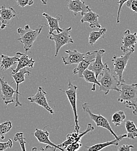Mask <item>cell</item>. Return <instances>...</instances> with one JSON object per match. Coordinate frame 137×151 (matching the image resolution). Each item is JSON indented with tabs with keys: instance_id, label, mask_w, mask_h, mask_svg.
Masks as SVG:
<instances>
[{
	"instance_id": "cell-1",
	"label": "cell",
	"mask_w": 137,
	"mask_h": 151,
	"mask_svg": "<svg viewBox=\"0 0 137 151\" xmlns=\"http://www.w3.org/2000/svg\"><path fill=\"white\" fill-rule=\"evenodd\" d=\"M118 88L120 92L118 101L124 103L127 108L133 109V113L137 116V84H128L124 81L120 83Z\"/></svg>"
},
{
	"instance_id": "cell-2",
	"label": "cell",
	"mask_w": 137,
	"mask_h": 151,
	"mask_svg": "<svg viewBox=\"0 0 137 151\" xmlns=\"http://www.w3.org/2000/svg\"><path fill=\"white\" fill-rule=\"evenodd\" d=\"M100 75L101 78L98 81L100 84L99 91H103L105 95L108 94L110 91L113 90L120 92L118 87L121 83L116 76L112 73L107 63H104V67Z\"/></svg>"
},
{
	"instance_id": "cell-3",
	"label": "cell",
	"mask_w": 137,
	"mask_h": 151,
	"mask_svg": "<svg viewBox=\"0 0 137 151\" xmlns=\"http://www.w3.org/2000/svg\"><path fill=\"white\" fill-rule=\"evenodd\" d=\"M42 29L43 26H39L36 29L32 30L29 25L25 26L23 29L20 27L17 29V32L20 35V37L18 38V40L23 45L24 50L26 52H28L32 48Z\"/></svg>"
},
{
	"instance_id": "cell-4",
	"label": "cell",
	"mask_w": 137,
	"mask_h": 151,
	"mask_svg": "<svg viewBox=\"0 0 137 151\" xmlns=\"http://www.w3.org/2000/svg\"><path fill=\"white\" fill-rule=\"evenodd\" d=\"M72 29V27L68 28L62 29V31L57 34L51 33L49 38L55 42V55L54 57H57L60 48L64 45L74 43V40L70 35V33Z\"/></svg>"
},
{
	"instance_id": "cell-5",
	"label": "cell",
	"mask_w": 137,
	"mask_h": 151,
	"mask_svg": "<svg viewBox=\"0 0 137 151\" xmlns=\"http://www.w3.org/2000/svg\"><path fill=\"white\" fill-rule=\"evenodd\" d=\"M78 86L72 84L70 80L68 81V89L66 91L59 90L61 91L64 92L67 96L69 102L72 107L74 113V122H75V132H79L80 127L79 125L78 115L77 113V91Z\"/></svg>"
},
{
	"instance_id": "cell-6",
	"label": "cell",
	"mask_w": 137,
	"mask_h": 151,
	"mask_svg": "<svg viewBox=\"0 0 137 151\" xmlns=\"http://www.w3.org/2000/svg\"><path fill=\"white\" fill-rule=\"evenodd\" d=\"M82 109L83 112L88 113L91 119L95 122L97 127H101L106 129L107 130L110 132V133L115 137V138H118L119 136H117L116 134L114 132L109 124V121L101 114H96L92 113L90 109L89 105L88 103L84 102L82 104Z\"/></svg>"
},
{
	"instance_id": "cell-7",
	"label": "cell",
	"mask_w": 137,
	"mask_h": 151,
	"mask_svg": "<svg viewBox=\"0 0 137 151\" xmlns=\"http://www.w3.org/2000/svg\"><path fill=\"white\" fill-rule=\"evenodd\" d=\"M132 53L131 52H127L120 57L114 55L112 59V61L113 62L114 72L117 76L118 79L120 83L125 81L123 78V73Z\"/></svg>"
},
{
	"instance_id": "cell-8",
	"label": "cell",
	"mask_w": 137,
	"mask_h": 151,
	"mask_svg": "<svg viewBox=\"0 0 137 151\" xmlns=\"http://www.w3.org/2000/svg\"><path fill=\"white\" fill-rule=\"evenodd\" d=\"M0 90L1 98L5 105L15 102V98L13 96L16 91L5 80V77L0 76Z\"/></svg>"
},
{
	"instance_id": "cell-9",
	"label": "cell",
	"mask_w": 137,
	"mask_h": 151,
	"mask_svg": "<svg viewBox=\"0 0 137 151\" xmlns=\"http://www.w3.org/2000/svg\"><path fill=\"white\" fill-rule=\"evenodd\" d=\"M137 33H131L128 29L124 33L120 49L124 54L127 52L133 53L135 51V47L137 41Z\"/></svg>"
},
{
	"instance_id": "cell-10",
	"label": "cell",
	"mask_w": 137,
	"mask_h": 151,
	"mask_svg": "<svg viewBox=\"0 0 137 151\" xmlns=\"http://www.w3.org/2000/svg\"><path fill=\"white\" fill-rule=\"evenodd\" d=\"M47 93L44 90V89L39 87L38 88L36 94L33 96H30L28 98V100L30 103H35L40 106L44 108L49 113L52 115H54V112L53 109L49 106L47 98H46Z\"/></svg>"
},
{
	"instance_id": "cell-11",
	"label": "cell",
	"mask_w": 137,
	"mask_h": 151,
	"mask_svg": "<svg viewBox=\"0 0 137 151\" xmlns=\"http://www.w3.org/2000/svg\"><path fill=\"white\" fill-rule=\"evenodd\" d=\"M17 13L12 8H6L5 6H0V26L1 29H4L6 27H9L15 18H17Z\"/></svg>"
},
{
	"instance_id": "cell-12",
	"label": "cell",
	"mask_w": 137,
	"mask_h": 151,
	"mask_svg": "<svg viewBox=\"0 0 137 151\" xmlns=\"http://www.w3.org/2000/svg\"><path fill=\"white\" fill-rule=\"evenodd\" d=\"M95 130V127L92 126V124L88 123L87 124V127L86 130L81 133H78L77 132H72L71 134H68L66 135V140L64 141L62 143L59 145V147L64 150L66 148V147L72 143L79 142L81 141L82 138L86 135L87 133L92 132Z\"/></svg>"
},
{
	"instance_id": "cell-13",
	"label": "cell",
	"mask_w": 137,
	"mask_h": 151,
	"mask_svg": "<svg viewBox=\"0 0 137 151\" xmlns=\"http://www.w3.org/2000/svg\"><path fill=\"white\" fill-rule=\"evenodd\" d=\"M30 74H31V72L28 70V68H23V69L20 70L18 72H17L14 74H12V76L14 80V82L16 83V86H17V88H16V90H15L16 97L15 98V107L22 106V104L20 102V101H19V95H21V94L19 93V85L20 83L25 81V75L30 76Z\"/></svg>"
},
{
	"instance_id": "cell-14",
	"label": "cell",
	"mask_w": 137,
	"mask_h": 151,
	"mask_svg": "<svg viewBox=\"0 0 137 151\" xmlns=\"http://www.w3.org/2000/svg\"><path fill=\"white\" fill-rule=\"evenodd\" d=\"M105 53V50L103 49H100L96 50L95 57L92 63L89 65L88 69L94 72L95 74L96 78L98 79L99 76L100 75L104 67V64L102 63V57Z\"/></svg>"
},
{
	"instance_id": "cell-15",
	"label": "cell",
	"mask_w": 137,
	"mask_h": 151,
	"mask_svg": "<svg viewBox=\"0 0 137 151\" xmlns=\"http://www.w3.org/2000/svg\"><path fill=\"white\" fill-rule=\"evenodd\" d=\"M68 56L62 57V62L65 65L72 64H78L80 61L84 60L88 54V52L85 54L80 53L76 50H65Z\"/></svg>"
},
{
	"instance_id": "cell-16",
	"label": "cell",
	"mask_w": 137,
	"mask_h": 151,
	"mask_svg": "<svg viewBox=\"0 0 137 151\" xmlns=\"http://www.w3.org/2000/svg\"><path fill=\"white\" fill-rule=\"evenodd\" d=\"M95 51L96 50L88 52L85 59L78 63L77 66L73 70V73L74 75H78L79 77L83 78V72L88 68L91 63L93 62L95 57Z\"/></svg>"
},
{
	"instance_id": "cell-17",
	"label": "cell",
	"mask_w": 137,
	"mask_h": 151,
	"mask_svg": "<svg viewBox=\"0 0 137 151\" xmlns=\"http://www.w3.org/2000/svg\"><path fill=\"white\" fill-rule=\"evenodd\" d=\"M16 55L18 57V60L17 62L18 64L15 69H12V74L18 72L23 68H33L35 60H34L33 58H29L27 54L21 52H17Z\"/></svg>"
},
{
	"instance_id": "cell-18",
	"label": "cell",
	"mask_w": 137,
	"mask_h": 151,
	"mask_svg": "<svg viewBox=\"0 0 137 151\" xmlns=\"http://www.w3.org/2000/svg\"><path fill=\"white\" fill-rule=\"evenodd\" d=\"M68 10L72 12L75 16H77L78 12H80L82 15L91 9L83 0H68Z\"/></svg>"
},
{
	"instance_id": "cell-19",
	"label": "cell",
	"mask_w": 137,
	"mask_h": 151,
	"mask_svg": "<svg viewBox=\"0 0 137 151\" xmlns=\"http://www.w3.org/2000/svg\"><path fill=\"white\" fill-rule=\"evenodd\" d=\"M48 127V126H45L43 129H36L35 132H34V136L37 138L38 142L41 144H45L54 147H56L57 149L61 151H64V150L59 147L58 145L53 143L49 139L50 133L48 132L46 129Z\"/></svg>"
},
{
	"instance_id": "cell-20",
	"label": "cell",
	"mask_w": 137,
	"mask_h": 151,
	"mask_svg": "<svg viewBox=\"0 0 137 151\" xmlns=\"http://www.w3.org/2000/svg\"><path fill=\"white\" fill-rule=\"evenodd\" d=\"M82 15V19H80L81 23L88 22L89 23V27L91 29L97 27L98 29L101 28V25L100 24L98 19L99 15L97 13L94 12L91 9L86 12L83 13Z\"/></svg>"
},
{
	"instance_id": "cell-21",
	"label": "cell",
	"mask_w": 137,
	"mask_h": 151,
	"mask_svg": "<svg viewBox=\"0 0 137 151\" xmlns=\"http://www.w3.org/2000/svg\"><path fill=\"white\" fill-rule=\"evenodd\" d=\"M42 15L45 17L47 20L48 26L49 27V34L53 33L54 31H56L57 33H59L62 31L59 26V22L61 21L62 19V16L61 15H58L56 17L54 18L46 13H43Z\"/></svg>"
},
{
	"instance_id": "cell-22",
	"label": "cell",
	"mask_w": 137,
	"mask_h": 151,
	"mask_svg": "<svg viewBox=\"0 0 137 151\" xmlns=\"http://www.w3.org/2000/svg\"><path fill=\"white\" fill-rule=\"evenodd\" d=\"M127 138V134H123L119 135L118 138H115L114 140L111 141H107L103 143H100L95 144L91 147H85L86 148H87L88 151H100L104 149V148H106L107 147L114 145V146H118L119 144V142L121 141L123 138Z\"/></svg>"
},
{
	"instance_id": "cell-23",
	"label": "cell",
	"mask_w": 137,
	"mask_h": 151,
	"mask_svg": "<svg viewBox=\"0 0 137 151\" xmlns=\"http://www.w3.org/2000/svg\"><path fill=\"white\" fill-rule=\"evenodd\" d=\"M18 60V57L17 55L15 57H9L2 54L1 55V63L0 68L2 71L7 70L12 66H14Z\"/></svg>"
},
{
	"instance_id": "cell-24",
	"label": "cell",
	"mask_w": 137,
	"mask_h": 151,
	"mask_svg": "<svg viewBox=\"0 0 137 151\" xmlns=\"http://www.w3.org/2000/svg\"><path fill=\"white\" fill-rule=\"evenodd\" d=\"M82 75L83 78H84V80L86 82L93 84V86L91 89L92 91H95L96 90V85H98L99 87L100 86V84L99 83L97 78H96L95 74L94 72L87 69L83 72Z\"/></svg>"
},
{
	"instance_id": "cell-25",
	"label": "cell",
	"mask_w": 137,
	"mask_h": 151,
	"mask_svg": "<svg viewBox=\"0 0 137 151\" xmlns=\"http://www.w3.org/2000/svg\"><path fill=\"white\" fill-rule=\"evenodd\" d=\"M99 31H92L90 33L89 36V44L91 45H94L99 39L104 38L106 33V28H100Z\"/></svg>"
},
{
	"instance_id": "cell-26",
	"label": "cell",
	"mask_w": 137,
	"mask_h": 151,
	"mask_svg": "<svg viewBox=\"0 0 137 151\" xmlns=\"http://www.w3.org/2000/svg\"><path fill=\"white\" fill-rule=\"evenodd\" d=\"M125 127L127 134V138L134 139L137 137V129L134 122L128 120L125 123Z\"/></svg>"
},
{
	"instance_id": "cell-27",
	"label": "cell",
	"mask_w": 137,
	"mask_h": 151,
	"mask_svg": "<svg viewBox=\"0 0 137 151\" xmlns=\"http://www.w3.org/2000/svg\"><path fill=\"white\" fill-rule=\"evenodd\" d=\"M126 116L123 111L116 112L112 116V122L115 126H120L125 119Z\"/></svg>"
},
{
	"instance_id": "cell-28",
	"label": "cell",
	"mask_w": 137,
	"mask_h": 151,
	"mask_svg": "<svg viewBox=\"0 0 137 151\" xmlns=\"http://www.w3.org/2000/svg\"><path fill=\"white\" fill-rule=\"evenodd\" d=\"M12 127V124L11 121L7 120L0 124V138L4 139L6 134L9 132Z\"/></svg>"
},
{
	"instance_id": "cell-29",
	"label": "cell",
	"mask_w": 137,
	"mask_h": 151,
	"mask_svg": "<svg viewBox=\"0 0 137 151\" xmlns=\"http://www.w3.org/2000/svg\"><path fill=\"white\" fill-rule=\"evenodd\" d=\"M14 139L15 141L18 142L20 143L21 151H26V141L25 139L23 137V132H17L15 135L14 137Z\"/></svg>"
},
{
	"instance_id": "cell-30",
	"label": "cell",
	"mask_w": 137,
	"mask_h": 151,
	"mask_svg": "<svg viewBox=\"0 0 137 151\" xmlns=\"http://www.w3.org/2000/svg\"><path fill=\"white\" fill-rule=\"evenodd\" d=\"M82 144H81L80 141L72 143L66 147V148L64 149L65 151H77L80 149V148L82 147Z\"/></svg>"
},
{
	"instance_id": "cell-31",
	"label": "cell",
	"mask_w": 137,
	"mask_h": 151,
	"mask_svg": "<svg viewBox=\"0 0 137 151\" xmlns=\"http://www.w3.org/2000/svg\"><path fill=\"white\" fill-rule=\"evenodd\" d=\"M13 146L12 141L9 139L7 142H0V151H4L8 149H11Z\"/></svg>"
},
{
	"instance_id": "cell-32",
	"label": "cell",
	"mask_w": 137,
	"mask_h": 151,
	"mask_svg": "<svg viewBox=\"0 0 137 151\" xmlns=\"http://www.w3.org/2000/svg\"><path fill=\"white\" fill-rule=\"evenodd\" d=\"M126 6L134 11L135 13L137 12V0H127L125 2Z\"/></svg>"
},
{
	"instance_id": "cell-33",
	"label": "cell",
	"mask_w": 137,
	"mask_h": 151,
	"mask_svg": "<svg viewBox=\"0 0 137 151\" xmlns=\"http://www.w3.org/2000/svg\"><path fill=\"white\" fill-rule=\"evenodd\" d=\"M15 1L17 4V6L22 8H23L27 5L30 6L34 2L33 0H15Z\"/></svg>"
},
{
	"instance_id": "cell-34",
	"label": "cell",
	"mask_w": 137,
	"mask_h": 151,
	"mask_svg": "<svg viewBox=\"0 0 137 151\" xmlns=\"http://www.w3.org/2000/svg\"><path fill=\"white\" fill-rule=\"evenodd\" d=\"M57 148L56 147L50 146L47 145L44 148H41V150L40 151H38L36 147H33L32 149V151H56Z\"/></svg>"
},
{
	"instance_id": "cell-35",
	"label": "cell",
	"mask_w": 137,
	"mask_h": 151,
	"mask_svg": "<svg viewBox=\"0 0 137 151\" xmlns=\"http://www.w3.org/2000/svg\"><path fill=\"white\" fill-rule=\"evenodd\" d=\"M127 1V0H118V4H119V7L118 9L117 17V23H120V11L121 9V8L124 3H125Z\"/></svg>"
},
{
	"instance_id": "cell-36",
	"label": "cell",
	"mask_w": 137,
	"mask_h": 151,
	"mask_svg": "<svg viewBox=\"0 0 137 151\" xmlns=\"http://www.w3.org/2000/svg\"><path fill=\"white\" fill-rule=\"evenodd\" d=\"M134 148V147L133 145L124 144V145H121L118 148V151H131V150Z\"/></svg>"
},
{
	"instance_id": "cell-37",
	"label": "cell",
	"mask_w": 137,
	"mask_h": 151,
	"mask_svg": "<svg viewBox=\"0 0 137 151\" xmlns=\"http://www.w3.org/2000/svg\"><path fill=\"white\" fill-rule=\"evenodd\" d=\"M40 1H41L42 4H43V5H46V4H47V1H46V0H40Z\"/></svg>"
}]
</instances>
